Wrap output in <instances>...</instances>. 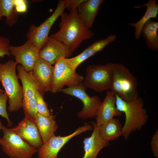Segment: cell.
<instances>
[{
	"instance_id": "obj_21",
	"label": "cell",
	"mask_w": 158,
	"mask_h": 158,
	"mask_svg": "<svg viewBox=\"0 0 158 158\" xmlns=\"http://www.w3.org/2000/svg\"><path fill=\"white\" fill-rule=\"evenodd\" d=\"M146 7V10L143 16L136 23L132 22L128 25L134 27L135 36L138 39L141 34L142 29L145 24L152 18H157L158 14V4L155 0H149L146 3L141 6H134L135 8H139L143 6Z\"/></svg>"
},
{
	"instance_id": "obj_10",
	"label": "cell",
	"mask_w": 158,
	"mask_h": 158,
	"mask_svg": "<svg viewBox=\"0 0 158 158\" xmlns=\"http://www.w3.org/2000/svg\"><path fill=\"white\" fill-rule=\"evenodd\" d=\"M92 129V126L86 124L68 135L56 136L54 134L37 149L38 158H57L59 151L69 140L77 135Z\"/></svg>"
},
{
	"instance_id": "obj_25",
	"label": "cell",
	"mask_w": 158,
	"mask_h": 158,
	"mask_svg": "<svg viewBox=\"0 0 158 158\" xmlns=\"http://www.w3.org/2000/svg\"><path fill=\"white\" fill-rule=\"evenodd\" d=\"M44 92L39 89H37L35 92V97L36 101L37 113L46 116H49L51 114L48 109L47 103L43 98Z\"/></svg>"
},
{
	"instance_id": "obj_3",
	"label": "cell",
	"mask_w": 158,
	"mask_h": 158,
	"mask_svg": "<svg viewBox=\"0 0 158 158\" xmlns=\"http://www.w3.org/2000/svg\"><path fill=\"white\" fill-rule=\"evenodd\" d=\"M17 65L12 60L0 63V82L8 97L10 112L16 111L22 107V87L16 74Z\"/></svg>"
},
{
	"instance_id": "obj_20",
	"label": "cell",
	"mask_w": 158,
	"mask_h": 158,
	"mask_svg": "<svg viewBox=\"0 0 158 158\" xmlns=\"http://www.w3.org/2000/svg\"><path fill=\"white\" fill-rule=\"evenodd\" d=\"M16 69L18 72V77L20 80L22 84L23 102L35 98L36 90L37 89L42 90L35 82L30 73L27 72L19 64L17 66Z\"/></svg>"
},
{
	"instance_id": "obj_4",
	"label": "cell",
	"mask_w": 158,
	"mask_h": 158,
	"mask_svg": "<svg viewBox=\"0 0 158 158\" xmlns=\"http://www.w3.org/2000/svg\"><path fill=\"white\" fill-rule=\"evenodd\" d=\"M110 90L126 101L133 100L138 97L136 79L126 66L120 63L114 64Z\"/></svg>"
},
{
	"instance_id": "obj_33",
	"label": "cell",
	"mask_w": 158,
	"mask_h": 158,
	"mask_svg": "<svg viewBox=\"0 0 158 158\" xmlns=\"http://www.w3.org/2000/svg\"></svg>"
},
{
	"instance_id": "obj_22",
	"label": "cell",
	"mask_w": 158,
	"mask_h": 158,
	"mask_svg": "<svg viewBox=\"0 0 158 158\" xmlns=\"http://www.w3.org/2000/svg\"><path fill=\"white\" fill-rule=\"evenodd\" d=\"M122 127L119 120L113 118L98 126L99 134L102 139L109 141L122 135Z\"/></svg>"
},
{
	"instance_id": "obj_27",
	"label": "cell",
	"mask_w": 158,
	"mask_h": 158,
	"mask_svg": "<svg viewBox=\"0 0 158 158\" xmlns=\"http://www.w3.org/2000/svg\"><path fill=\"white\" fill-rule=\"evenodd\" d=\"M10 41L8 38L0 36V58H2L6 55L10 56Z\"/></svg>"
},
{
	"instance_id": "obj_17",
	"label": "cell",
	"mask_w": 158,
	"mask_h": 158,
	"mask_svg": "<svg viewBox=\"0 0 158 158\" xmlns=\"http://www.w3.org/2000/svg\"><path fill=\"white\" fill-rule=\"evenodd\" d=\"M91 123L93 127V131L90 137L84 138L83 141L85 153L83 158H96L101 150L109 145V141L100 137L98 126L93 121Z\"/></svg>"
},
{
	"instance_id": "obj_1",
	"label": "cell",
	"mask_w": 158,
	"mask_h": 158,
	"mask_svg": "<svg viewBox=\"0 0 158 158\" xmlns=\"http://www.w3.org/2000/svg\"><path fill=\"white\" fill-rule=\"evenodd\" d=\"M60 18L59 30L50 37L63 43L72 53L83 41L91 38L94 35L83 23L77 10L63 12Z\"/></svg>"
},
{
	"instance_id": "obj_32",
	"label": "cell",
	"mask_w": 158,
	"mask_h": 158,
	"mask_svg": "<svg viewBox=\"0 0 158 158\" xmlns=\"http://www.w3.org/2000/svg\"><path fill=\"white\" fill-rule=\"evenodd\" d=\"M5 91L3 90L0 89V91Z\"/></svg>"
},
{
	"instance_id": "obj_6",
	"label": "cell",
	"mask_w": 158,
	"mask_h": 158,
	"mask_svg": "<svg viewBox=\"0 0 158 158\" xmlns=\"http://www.w3.org/2000/svg\"><path fill=\"white\" fill-rule=\"evenodd\" d=\"M114 64L108 63L104 65L88 66L86 75L82 83L83 86L85 88H90L99 93L110 90Z\"/></svg>"
},
{
	"instance_id": "obj_31",
	"label": "cell",
	"mask_w": 158,
	"mask_h": 158,
	"mask_svg": "<svg viewBox=\"0 0 158 158\" xmlns=\"http://www.w3.org/2000/svg\"><path fill=\"white\" fill-rule=\"evenodd\" d=\"M3 125H2L1 122L0 121V130L1 129V128Z\"/></svg>"
},
{
	"instance_id": "obj_18",
	"label": "cell",
	"mask_w": 158,
	"mask_h": 158,
	"mask_svg": "<svg viewBox=\"0 0 158 158\" xmlns=\"http://www.w3.org/2000/svg\"><path fill=\"white\" fill-rule=\"evenodd\" d=\"M104 0H84L78 8L79 16L85 25L90 29L92 26Z\"/></svg>"
},
{
	"instance_id": "obj_29",
	"label": "cell",
	"mask_w": 158,
	"mask_h": 158,
	"mask_svg": "<svg viewBox=\"0 0 158 158\" xmlns=\"http://www.w3.org/2000/svg\"><path fill=\"white\" fill-rule=\"evenodd\" d=\"M84 0H63L65 8L71 11L77 10L80 4Z\"/></svg>"
},
{
	"instance_id": "obj_11",
	"label": "cell",
	"mask_w": 158,
	"mask_h": 158,
	"mask_svg": "<svg viewBox=\"0 0 158 158\" xmlns=\"http://www.w3.org/2000/svg\"><path fill=\"white\" fill-rule=\"evenodd\" d=\"M40 49L28 40L18 46H10V55L13 56L17 64L21 65L27 72L31 71L39 57Z\"/></svg>"
},
{
	"instance_id": "obj_16",
	"label": "cell",
	"mask_w": 158,
	"mask_h": 158,
	"mask_svg": "<svg viewBox=\"0 0 158 158\" xmlns=\"http://www.w3.org/2000/svg\"><path fill=\"white\" fill-rule=\"evenodd\" d=\"M115 95L111 91L107 92L106 96L102 102L96 116V124L98 126L114 118L120 116L122 113L116 105Z\"/></svg>"
},
{
	"instance_id": "obj_8",
	"label": "cell",
	"mask_w": 158,
	"mask_h": 158,
	"mask_svg": "<svg viewBox=\"0 0 158 158\" xmlns=\"http://www.w3.org/2000/svg\"><path fill=\"white\" fill-rule=\"evenodd\" d=\"M85 89L82 84L76 86L63 88L60 91L65 94L74 96L82 102L83 108L77 115L79 118L83 119L96 117L102 102L98 96H90L85 92Z\"/></svg>"
},
{
	"instance_id": "obj_7",
	"label": "cell",
	"mask_w": 158,
	"mask_h": 158,
	"mask_svg": "<svg viewBox=\"0 0 158 158\" xmlns=\"http://www.w3.org/2000/svg\"><path fill=\"white\" fill-rule=\"evenodd\" d=\"M52 86L50 92H60L64 86L70 87L83 83L84 78L73 70L66 58H61L54 64Z\"/></svg>"
},
{
	"instance_id": "obj_12",
	"label": "cell",
	"mask_w": 158,
	"mask_h": 158,
	"mask_svg": "<svg viewBox=\"0 0 158 158\" xmlns=\"http://www.w3.org/2000/svg\"><path fill=\"white\" fill-rule=\"evenodd\" d=\"M72 54L68 47L61 42L49 37L40 50L39 57L52 65L61 58H68Z\"/></svg>"
},
{
	"instance_id": "obj_30",
	"label": "cell",
	"mask_w": 158,
	"mask_h": 158,
	"mask_svg": "<svg viewBox=\"0 0 158 158\" xmlns=\"http://www.w3.org/2000/svg\"><path fill=\"white\" fill-rule=\"evenodd\" d=\"M151 145L152 150L154 156L157 158L158 154V131L157 129L152 137Z\"/></svg>"
},
{
	"instance_id": "obj_15",
	"label": "cell",
	"mask_w": 158,
	"mask_h": 158,
	"mask_svg": "<svg viewBox=\"0 0 158 158\" xmlns=\"http://www.w3.org/2000/svg\"><path fill=\"white\" fill-rule=\"evenodd\" d=\"M116 39V35H111L106 38L97 41L86 48L81 53L73 57L66 59V61L74 70L83 62L103 50L107 45L114 42Z\"/></svg>"
},
{
	"instance_id": "obj_14",
	"label": "cell",
	"mask_w": 158,
	"mask_h": 158,
	"mask_svg": "<svg viewBox=\"0 0 158 158\" xmlns=\"http://www.w3.org/2000/svg\"><path fill=\"white\" fill-rule=\"evenodd\" d=\"M54 66L40 58L37 59L30 72L40 89L44 92L51 91Z\"/></svg>"
},
{
	"instance_id": "obj_9",
	"label": "cell",
	"mask_w": 158,
	"mask_h": 158,
	"mask_svg": "<svg viewBox=\"0 0 158 158\" xmlns=\"http://www.w3.org/2000/svg\"><path fill=\"white\" fill-rule=\"evenodd\" d=\"M65 9L63 0H59L52 14L38 26L32 25L26 34L28 40L40 50L45 44L49 37V31L57 19L64 12Z\"/></svg>"
},
{
	"instance_id": "obj_26",
	"label": "cell",
	"mask_w": 158,
	"mask_h": 158,
	"mask_svg": "<svg viewBox=\"0 0 158 158\" xmlns=\"http://www.w3.org/2000/svg\"><path fill=\"white\" fill-rule=\"evenodd\" d=\"M8 99V97L5 91H0V116L6 119L8 126H10L12 124L9 118L6 109V103Z\"/></svg>"
},
{
	"instance_id": "obj_28",
	"label": "cell",
	"mask_w": 158,
	"mask_h": 158,
	"mask_svg": "<svg viewBox=\"0 0 158 158\" xmlns=\"http://www.w3.org/2000/svg\"><path fill=\"white\" fill-rule=\"evenodd\" d=\"M14 8L18 13H25L27 10V1L25 0H14Z\"/></svg>"
},
{
	"instance_id": "obj_13",
	"label": "cell",
	"mask_w": 158,
	"mask_h": 158,
	"mask_svg": "<svg viewBox=\"0 0 158 158\" xmlns=\"http://www.w3.org/2000/svg\"><path fill=\"white\" fill-rule=\"evenodd\" d=\"M10 129L23 140L36 149L40 148L43 144L34 119L27 115H25L23 119L16 126Z\"/></svg>"
},
{
	"instance_id": "obj_19",
	"label": "cell",
	"mask_w": 158,
	"mask_h": 158,
	"mask_svg": "<svg viewBox=\"0 0 158 158\" xmlns=\"http://www.w3.org/2000/svg\"><path fill=\"white\" fill-rule=\"evenodd\" d=\"M55 116L51 115L46 116L37 113L34 120L38 129L43 143L54 134L58 126Z\"/></svg>"
},
{
	"instance_id": "obj_2",
	"label": "cell",
	"mask_w": 158,
	"mask_h": 158,
	"mask_svg": "<svg viewBox=\"0 0 158 158\" xmlns=\"http://www.w3.org/2000/svg\"><path fill=\"white\" fill-rule=\"evenodd\" d=\"M115 96L117 108L125 114V121L121 132L122 135L127 139L132 132L140 129L146 123L148 115L140 97H138L133 100L128 102Z\"/></svg>"
},
{
	"instance_id": "obj_24",
	"label": "cell",
	"mask_w": 158,
	"mask_h": 158,
	"mask_svg": "<svg viewBox=\"0 0 158 158\" xmlns=\"http://www.w3.org/2000/svg\"><path fill=\"white\" fill-rule=\"evenodd\" d=\"M3 17H5V23L8 26L17 22L18 14L14 8V0H0V21Z\"/></svg>"
},
{
	"instance_id": "obj_23",
	"label": "cell",
	"mask_w": 158,
	"mask_h": 158,
	"mask_svg": "<svg viewBox=\"0 0 158 158\" xmlns=\"http://www.w3.org/2000/svg\"><path fill=\"white\" fill-rule=\"evenodd\" d=\"M158 22L150 19L143 25L141 34L148 47L152 51L158 50Z\"/></svg>"
},
{
	"instance_id": "obj_5",
	"label": "cell",
	"mask_w": 158,
	"mask_h": 158,
	"mask_svg": "<svg viewBox=\"0 0 158 158\" xmlns=\"http://www.w3.org/2000/svg\"><path fill=\"white\" fill-rule=\"evenodd\" d=\"M3 137L0 145L3 152L10 158H31L37 150L14 133L10 128L2 126Z\"/></svg>"
}]
</instances>
